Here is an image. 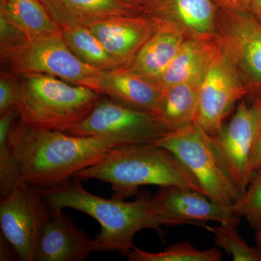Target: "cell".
<instances>
[{"mask_svg":"<svg viewBox=\"0 0 261 261\" xmlns=\"http://www.w3.org/2000/svg\"><path fill=\"white\" fill-rule=\"evenodd\" d=\"M8 142L21 181L40 190L61 185L118 146L106 139L33 128L19 119L12 124Z\"/></svg>","mask_w":261,"mask_h":261,"instance_id":"obj_1","label":"cell"},{"mask_svg":"<svg viewBox=\"0 0 261 261\" xmlns=\"http://www.w3.org/2000/svg\"><path fill=\"white\" fill-rule=\"evenodd\" d=\"M41 192L49 209H74L98 221L101 228L94 239L96 252L124 255L135 247L134 238L141 230L161 232V226L171 225L148 194L128 202L113 197L109 200L87 191L80 180L73 177Z\"/></svg>","mask_w":261,"mask_h":261,"instance_id":"obj_2","label":"cell"},{"mask_svg":"<svg viewBox=\"0 0 261 261\" xmlns=\"http://www.w3.org/2000/svg\"><path fill=\"white\" fill-rule=\"evenodd\" d=\"M72 177L110 184L113 198L120 200L135 195L145 185L184 187L204 194L197 180L174 154L152 143L113 147L98 162Z\"/></svg>","mask_w":261,"mask_h":261,"instance_id":"obj_3","label":"cell"},{"mask_svg":"<svg viewBox=\"0 0 261 261\" xmlns=\"http://www.w3.org/2000/svg\"><path fill=\"white\" fill-rule=\"evenodd\" d=\"M18 119L33 128L69 132L93 111L100 94L44 73L19 75Z\"/></svg>","mask_w":261,"mask_h":261,"instance_id":"obj_4","label":"cell"},{"mask_svg":"<svg viewBox=\"0 0 261 261\" xmlns=\"http://www.w3.org/2000/svg\"><path fill=\"white\" fill-rule=\"evenodd\" d=\"M152 144L174 154L213 202L231 206L241 197L220 165L211 146L210 135L197 123L168 132Z\"/></svg>","mask_w":261,"mask_h":261,"instance_id":"obj_5","label":"cell"},{"mask_svg":"<svg viewBox=\"0 0 261 261\" xmlns=\"http://www.w3.org/2000/svg\"><path fill=\"white\" fill-rule=\"evenodd\" d=\"M2 62L8 65L10 72L17 75H53L69 83L88 87L100 94L102 70L85 64L72 53L65 42L63 31L29 41Z\"/></svg>","mask_w":261,"mask_h":261,"instance_id":"obj_6","label":"cell"},{"mask_svg":"<svg viewBox=\"0 0 261 261\" xmlns=\"http://www.w3.org/2000/svg\"><path fill=\"white\" fill-rule=\"evenodd\" d=\"M168 132L155 113L101 98L90 114L66 133L106 139L120 146L152 143Z\"/></svg>","mask_w":261,"mask_h":261,"instance_id":"obj_7","label":"cell"},{"mask_svg":"<svg viewBox=\"0 0 261 261\" xmlns=\"http://www.w3.org/2000/svg\"><path fill=\"white\" fill-rule=\"evenodd\" d=\"M247 96L248 87L219 43L201 78L195 123L207 135H216L236 103Z\"/></svg>","mask_w":261,"mask_h":261,"instance_id":"obj_8","label":"cell"},{"mask_svg":"<svg viewBox=\"0 0 261 261\" xmlns=\"http://www.w3.org/2000/svg\"><path fill=\"white\" fill-rule=\"evenodd\" d=\"M40 189L21 181L0 201L1 233L19 260L34 261L39 235L50 217Z\"/></svg>","mask_w":261,"mask_h":261,"instance_id":"obj_9","label":"cell"},{"mask_svg":"<svg viewBox=\"0 0 261 261\" xmlns=\"http://www.w3.org/2000/svg\"><path fill=\"white\" fill-rule=\"evenodd\" d=\"M217 38L250 96L261 91V23L250 10L218 12Z\"/></svg>","mask_w":261,"mask_h":261,"instance_id":"obj_10","label":"cell"},{"mask_svg":"<svg viewBox=\"0 0 261 261\" xmlns=\"http://www.w3.org/2000/svg\"><path fill=\"white\" fill-rule=\"evenodd\" d=\"M257 121L256 105L253 101L248 104L244 98L227 124L223 125L216 135L210 136L220 165L241 196L250 181L248 165Z\"/></svg>","mask_w":261,"mask_h":261,"instance_id":"obj_11","label":"cell"},{"mask_svg":"<svg viewBox=\"0 0 261 261\" xmlns=\"http://www.w3.org/2000/svg\"><path fill=\"white\" fill-rule=\"evenodd\" d=\"M154 205L171 225L205 226L207 221L240 224L241 218L233 205H219L207 196L184 187H161L152 196Z\"/></svg>","mask_w":261,"mask_h":261,"instance_id":"obj_12","label":"cell"},{"mask_svg":"<svg viewBox=\"0 0 261 261\" xmlns=\"http://www.w3.org/2000/svg\"><path fill=\"white\" fill-rule=\"evenodd\" d=\"M159 23L158 19L140 13L106 19L87 27L121 68L133 59Z\"/></svg>","mask_w":261,"mask_h":261,"instance_id":"obj_13","label":"cell"},{"mask_svg":"<svg viewBox=\"0 0 261 261\" xmlns=\"http://www.w3.org/2000/svg\"><path fill=\"white\" fill-rule=\"evenodd\" d=\"M63 209H50L42 228L34 261H84L95 251L94 240L77 227Z\"/></svg>","mask_w":261,"mask_h":261,"instance_id":"obj_14","label":"cell"},{"mask_svg":"<svg viewBox=\"0 0 261 261\" xmlns=\"http://www.w3.org/2000/svg\"><path fill=\"white\" fill-rule=\"evenodd\" d=\"M219 8L213 0H150L141 13L178 27L187 38L216 39Z\"/></svg>","mask_w":261,"mask_h":261,"instance_id":"obj_15","label":"cell"},{"mask_svg":"<svg viewBox=\"0 0 261 261\" xmlns=\"http://www.w3.org/2000/svg\"><path fill=\"white\" fill-rule=\"evenodd\" d=\"M51 18L63 29L89 27L114 17L140 14L121 0H39Z\"/></svg>","mask_w":261,"mask_h":261,"instance_id":"obj_16","label":"cell"},{"mask_svg":"<svg viewBox=\"0 0 261 261\" xmlns=\"http://www.w3.org/2000/svg\"><path fill=\"white\" fill-rule=\"evenodd\" d=\"M159 20L157 29L133 59L118 70L140 75L153 82L167 68L187 37L173 23Z\"/></svg>","mask_w":261,"mask_h":261,"instance_id":"obj_17","label":"cell"},{"mask_svg":"<svg viewBox=\"0 0 261 261\" xmlns=\"http://www.w3.org/2000/svg\"><path fill=\"white\" fill-rule=\"evenodd\" d=\"M163 93L154 82L140 75L121 70L101 72V95L128 107L155 113Z\"/></svg>","mask_w":261,"mask_h":261,"instance_id":"obj_18","label":"cell"},{"mask_svg":"<svg viewBox=\"0 0 261 261\" xmlns=\"http://www.w3.org/2000/svg\"><path fill=\"white\" fill-rule=\"evenodd\" d=\"M216 39L186 38L162 74L154 81L164 91L176 84L200 78L219 48Z\"/></svg>","mask_w":261,"mask_h":261,"instance_id":"obj_19","label":"cell"},{"mask_svg":"<svg viewBox=\"0 0 261 261\" xmlns=\"http://www.w3.org/2000/svg\"><path fill=\"white\" fill-rule=\"evenodd\" d=\"M202 76L163 91L155 114L168 132L181 129L195 123Z\"/></svg>","mask_w":261,"mask_h":261,"instance_id":"obj_20","label":"cell"},{"mask_svg":"<svg viewBox=\"0 0 261 261\" xmlns=\"http://www.w3.org/2000/svg\"><path fill=\"white\" fill-rule=\"evenodd\" d=\"M0 15L18 27L29 41L63 31L39 0H0Z\"/></svg>","mask_w":261,"mask_h":261,"instance_id":"obj_21","label":"cell"},{"mask_svg":"<svg viewBox=\"0 0 261 261\" xmlns=\"http://www.w3.org/2000/svg\"><path fill=\"white\" fill-rule=\"evenodd\" d=\"M63 37L72 53L85 64L102 71H113L119 68L89 27L63 29Z\"/></svg>","mask_w":261,"mask_h":261,"instance_id":"obj_22","label":"cell"},{"mask_svg":"<svg viewBox=\"0 0 261 261\" xmlns=\"http://www.w3.org/2000/svg\"><path fill=\"white\" fill-rule=\"evenodd\" d=\"M123 255L130 261H219L222 257L218 248L200 250L189 242L174 244L159 252H146L135 247Z\"/></svg>","mask_w":261,"mask_h":261,"instance_id":"obj_23","label":"cell"},{"mask_svg":"<svg viewBox=\"0 0 261 261\" xmlns=\"http://www.w3.org/2000/svg\"><path fill=\"white\" fill-rule=\"evenodd\" d=\"M18 118V111L0 116V197L8 195L21 182L18 163L8 142L10 128Z\"/></svg>","mask_w":261,"mask_h":261,"instance_id":"obj_24","label":"cell"},{"mask_svg":"<svg viewBox=\"0 0 261 261\" xmlns=\"http://www.w3.org/2000/svg\"><path fill=\"white\" fill-rule=\"evenodd\" d=\"M233 223L220 224L219 226H205L214 234L215 243L225 250L234 261H261V250L252 247L239 233L238 226Z\"/></svg>","mask_w":261,"mask_h":261,"instance_id":"obj_25","label":"cell"},{"mask_svg":"<svg viewBox=\"0 0 261 261\" xmlns=\"http://www.w3.org/2000/svg\"><path fill=\"white\" fill-rule=\"evenodd\" d=\"M240 218H245L252 228L261 226V168L254 173L246 191L233 205Z\"/></svg>","mask_w":261,"mask_h":261,"instance_id":"obj_26","label":"cell"},{"mask_svg":"<svg viewBox=\"0 0 261 261\" xmlns=\"http://www.w3.org/2000/svg\"><path fill=\"white\" fill-rule=\"evenodd\" d=\"M21 89L18 75L2 71L0 75V116L18 111Z\"/></svg>","mask_w":261,"mask_h":261,"instance_id":"obj_27","label":"cell"},{"mask_svg":"<svg viewBox=\"0 0 261 261\" xmlns=\"http://www.w3.org/2000/svg\"><path fill=\"white\" fill-rule=\"evenodd\" d=\"M29 42L28 38L18 27L0 15V54L2 61Z\"/></svg>","mask_w":261,"mask_h":261,"instance_id":"obj_28","label":"cell"},{"mask_svg":"<svg viewBox=\"0 0 261 261\" xmlns=\"http://www.w3.org/2000/svg\"><path fill=\"white\" fill-rule=\"evenodd\" d=\"M252 101L256 105L258 111V121L249 161L248 173L250 179L254 173L261 168V92L255 94L252 97Z\"/></svg>","mask_w":261,"mask_h":261,"instance_id":"obj_29","label":"cell"},{"mask_svg":"<svg viewBox=\"0 0 261 261\" xmlns=\"http://www.w3.org/2000/svg\"><path fill=\"white\" fill-rule=\"evenodd\" d=\"M216 6L221 10L231 11L250 10L252 0H213Z\"/></svg>","mask_w":261,"mask_h":261,"instance_id":"obj_30","label":"cell"},{"mask_svg":"<svg viewBox=\"0 0 261 261\" xmlns=\"http://www.w3.org/2000/svg\"><path fill=\"white\" fill-rule=\"evenodd\" d=\"M16 254L15 249L12 246L11 244L5 238L4 235L1 233L0 236V260H13V255Z\"/></svg>","mask_w":261,"mask_h":261,"instance_id":"obj_31","label":"cell"},{"mask_svg":"<svg viewBox=\"0 0 261 261\" xmlns=\"http://www.w3.org/2000/svg\"><path fill=\"white\" fill-rule=\"evenodd\" d=\"M250 11L261 23V0H252Z\"/></svg>","mask_w":261,"mask_h":261,"instance_id":"obj_32","label":"cell"},{"mask_svg":"<svg viewBox=\"0 0 261 261\" xmlns=\"http://www.w3.org/2000/svg\"><path fill=\"white\" fill-rule=\"evenodd\" d=\"M121 1L128 3V4L130 5H133V6L138 8L141 12L142 8H143L144 6H145L150 0H121Z\"/></svg>","mask_w":261,"mask_h":261,"instance_id":"obj_33","label":"cell"},{"mask_svg":"<svg viewBox=\"0 0 261 261\" xmlns=\"http://www.w3.org/2000/svg\"><path fill=\"white\" fill-rule=\"evenodd\" d=\"M256 231V236H255V240H256L257 246L261 250V226L255 230Z\"/></svg>","mask_w":261,"mask_h":261,"instance_id":"obj_34","label":"cell"},{"mask_svg":"<svg viewBox=\"0 0 261 261\" xmlns=\"http://www.w3.org/2000/svg\"><path fill=\"white\" fill-rule=\"evenodd\" d=\"M261 92V91H260V92Z\"/></svg>","mask_w":261,"mask_h":261,"instance_id":"obj_35","label":"cell"}]
</instances>
